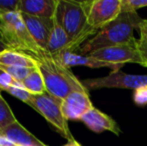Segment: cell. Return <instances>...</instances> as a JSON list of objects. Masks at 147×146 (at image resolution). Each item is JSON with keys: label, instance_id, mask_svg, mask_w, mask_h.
Here are the masks:
<instances>
[{"label": "cell", "instance_id": "cell-2", "mask_svg": "<svg viewBox=\"0 0 147 146\" xmlns=\"http://www.w3.org/2000/svg\"><path fill=\"white\" fill-rule=\"evenodd\" d=\"M54 18L71 40L70 51H77L90 36L97 33L87 22V1L58 0Z\"/></svg>", "mask_w": 147, "mask_h": 146}, {"label": "cell", "instance_id": "cell-7", "mask_svg": "<svg viewBox=\"0 0 147 146\" xmlns=\"http://www.w3.org/2000/svg\"><path fill=\"white\" fill-rule=\"evenodd\" d=\"M83 85L87 90L102 88H121V89H137L147 85V75L128 74L122 71H111L103 77L84 80Z\"/></svg>", "mask_w": 147, "mask_h": 146}, {"label": "cell", "instance_id": "cell-12", "mask_svg": "<svg viewBox=\"0 0 147 146\" xmlns=\"http://www.w3.org/2000/svg\"><path fill=\"white\" fill-rule=\"evenodd\" d=\"M80 121H82L93 132L101 133L103 131H109L117 136L121 134V129L116 121L95 107L91 108Z\"/></svg>", "mask_w": 147, "mask_h": 146}, {"label": "cell", "instance_id": "cell-1", "mask_svg": "<svg viewBox=\"0 0 147 146\" xmlns=\"http://www.w3.org/2000/svg\"><path fill=\"white\" fill-rule=\"evenodd\" d=\"M143 21L135 11L121 12L116 19L100 29L93 37L88 39L77 52L87 55L93 51L105 47L123 44L135 39L134 30L138 29Z\"/></svg>", "mask_w": 147, "mask_h": 146}, {"label": "cell", "instance_id": "cell-13", "mask_svg": "<svg viewBox=\"0 0 147 146\" xmlns=\"http://www.w3.org/2000/svg\"><path fill=\"white\" fill-rule=\"evenodd\" d=\"M0 135L9 139L16 146H47L22 126L18 121L0 130Z\"/></svg>", "mask_w": 147, "mask_h": 146}, {"label": "cell", "instance_id": "cell-29", "mask_svg": "<svg viewBox=\"0 0 147 146\" xmlns=\"http://www.w3.org/2000/svg\"><path fill=\"white\" fill-rule=\"evenodd\" d=\"M0 40L3 41V37H2V33H1V30H0Z\"/></svg>", "mask_w": 147, "mask_h": 146}, {"label": "cell", "instance_id": "cell-8", "mask_svg": "<svg viewBox=\"0 0 147 146\" xmlns=\"http://www.w3.org/2000/svg\"><path fill=\"white\" fill-rule=\"evenodd\" d=\"M121 13V0L87 1V22L91 29L98 32L116 19Z\"/></svg>", "mask_w": 147, "mask_h": 146}, {"label": "cell", "instance_id": "cell-3", "mask_svg": "<svg viewBox=\"0 0 147 146\" xmlns=\"http://www.w3.org/2000/svg\"><path fill=\"white\" fill-rule=\"evenodd\" d=\"M38 68L44 79L46 91L63 100L74 91H88L81 81L48 52L37 58Z\"/></svg>", "mask_w": 147, "mask_h": 146}, {"label": "cell", "instance_id": "cell-24", "mask_svg": "<svg viewBox=\"0 0 147 146\" xmlns=\"http://www.w3.org/2000/svg\"><path fill=\"white\" fill-rule=\"evenodd\" d=\"M133 100L138 106L147 105V85L141 86L134 90Z\"/></svg>", "mask_w": 147, "mask_h": 146}, {"label": "cell", "instance_id": "cell-14", "mask_svg": "<svg viewBox=\"0 0 147 146\" xmlns=\"http://www.w3.org/2000/svg\"><path fill=\"white\" fill-rule=\"evenodd\" d=\"M57 2L58 0H20L19 11L30 16L52 19Z\"/></svg>", "mask_w": 147, "mask_h": 146}, {"label": "cell", "instance_id": "cell-16", "mask_svg": "<svg viewBox=\"0 0 147 146\" xmlns=\"http://www.w3.org/2000/svg\"><path fill=\"white\" fill-rule=\"evenodd\" d=\"M54 26L52 28L50 37H49L48 45H47V52L51 55L58 54L64 50L71 49V40L67 35L66 31L61 25L53 18Z\"/></svg>", "mask_w": 147, "mask_h": 146}, {"label": "cell", "instance_id": "cell-17", "mask_svg": "<svg viewBox=\"0 0 147 146\" xmlns=\"http://www.w3.org/2000/svg\"><path fill=\"white\" fill-rule=\"evenodd\" d=\"M24 88L27 91H29L33 95H37V94H41L43 92L46 91V87H45L44 79L41 74L39 68H35L34 70L31 72L25 79L22 82H20Z\"/></svg>", "mask_w": 147, "mask_h": 146}, {"label": "cell", "instance_id": "cell-9", "mask_svg": "<svg viewBox=\"0 0 147 146\" xmlns=\"http://www.w3.org/2000/svg\"><path fill=\"white\" fill-rule=\"evenodd\" d=\"M93 107L88 91H74L62 100V112L67 120H81Z\"/></svg>", "mask_w": 147, "mask_h": 146}, {"label": "cell", "instance_id": "cell-28", "mask_svg": "<svg viewBox=\"0 0 147 146\" xmlns=\"http://www.w3.org/2000/svg\"><path fill=\"white\" fill-rule=\"evenodd\" d=\"M63 146H81V145H80L77 141L73 139V140H71V141H68V142L66 143V144H64Z\"/></svg>", "mask_w": 147, "mask_h": 146}, {"label": "cell", "instance_id": "cell-19", "mask_svg": "<svg viewBox=\"0 0 147 146\" xmlns=\"http://www.w3.org/2000/svg\"><path fill=\"white\" fill-rule=\"evenodd\" d=\"M139 38L137 39V47L142 59V66L147 67V19H143L139 28Z\"/></svg>", "mask_w": 147, "mask_h": 146}, {"label": "cell", "instance_id": "cell-11", "mask_svg": "<svg viewBox=\"0 0 147 146\" xmlns=\"http://www.w3.org/2000/svg\"><path fill=\"white\" fill-rule=\"evenodd\" d=\"M56 60H58L61 64L66 66L67 68H70L72 66H86L90 68H102V67H107L110 68L112 71H120L119 67L112 65L110 63L104 62V61L98 60L90 55H84L77 51H70L64 50L58 54L53 55Z\"/></svg>", "mask_w": 147, "mask_h": 146}, {"label": "cell", "instance_id": "cell-30", "mask_svg": "<svg viewBox=\"0 0 147 146\" xmlns=\"http://www.w3.org/2000/svg\"><path fill=\"white\" fill-rule=\"evenodd\" d=\"M0 92H1V90H0Z\"/></svg>", "mask_w": 147, "mask_h": 146}, {"label": "cell", "instance_id": "cell-23", "mask_svg": "<svg viewBox=\"0 0 147 146\" xmlns=\"http://www.w3.org/2000/svg\"><path fill=\"white\" fill-rule=\"evenodd\" d=\"M20 0H0V15L19 11Z\"/></svg>", "mask_w": 147, "mask_h": 146}, {"label": "cell", "instance_id": "cell-20", "mask_svg": "<svg viewBox=\"0 0 147 146\" xmlns=\"http://www.w3.org/2000/svg\"><path fill=\"white\" fill-rule=\"evenodd\" d=\"M0 68L2 70L6 71L7 73H9L16 82H22L35 69V68H30V67H18V66H0Z\"/></svg>", "mask_w": 147, "mask_h": 146}, {"label": "cell", "instance_id": "cell-26", "mask_svg": "<svg viewBox=\"0 0 147 146\" xmlns=\"http://www.w3.org/2000/svg\"><path fill=\"white\" fill-rule=\"evenodd\" d=\"M0 146H16L13 142L7 139L6 137L0 135Z\"/></svg>", "mask_w": 147, "mask_h": 146}, {"label": "cell", "instance_id": "cell-15", "mask_svg": "<svg viewBox=\"0 0 147 146\" xmlns=\"http://www.w3.org/2000/svg\"><path fill=\"white\" fill-rule=\"evenodd\" d=\"M0 66H18V67H38V61L31 55L24 52L6 49L0 53Z\"/></svg>", "mask_w": 147, "mask_h": 146}, {"label": "cell", "instance_id": "cell-6", "mask_svg": "<svg viewBox=\"0 0 147 146\" xmlns=\"http://www.w3.org/2000/svg\"><path fill=\"white\" fill-rule=\"evenodd\" d=\"M87 55H90L98 60L115 65L119 68L124 66L126 63H136L140 65L143 64L139 51H138L137 39H133L132 41L123 43V44L101 48Z\"/></svg>", "mask_w": 147, "mask_h": 146}, {"label": "cell", "instance_id": "cell-5", "mask_svg": "<svg viewBox=\"0 0 147 146\" xmlns=\"http://www.w3.org/2000/svg\"><path fill=\"white\" fill-rule=\"evenodd\" d=\"M27 104L40 113L64 138L68 141L73 140L74 138L68 127V120L62 112L61 99L45 91L41 94L32 95Z\"/></svg>", "mask_w": 147, "mask_h": 146}, {"label": "cell", "instance_id": "cell-27", "mask_svg": "<svg viewBox=\"0 0 147 146\" xmlns=\"http://www.w3.org/2000/svg\"><path fill=\"white\" fill-rule=\"evenodd\" d=\"M6 49H9V47L7 46V44H6L4 41L0 40V53H1L2 51L6 50Z\"/></svg>", "mask_w": 147, "mask_h": 146}, {"label": "cell", "instance_id": "cell-22", "mask_svg": "<svg viewBox=\"0 0 147 146\" xmlns=\"http://www.w3.org/2000/svg\"><path fill=\"white\" fill-rule=\"evenodd\" d=\"M147 7V0H121V12L135 11Z\"/></svg>", "mask_w": 147, "mask_h": 146}, {"label": "cell", "instance_id": "cell-10", "mask_svg": "<svg viewBox=\"0 0 147 146\" xmlns=\"http://www.w3.org/2000/svg\"><path fill=\"white\" fill-rule=\"evenodd\" d=\"M23 21L25 23L27 30L30 35L34 39L36 44L42 50L47 52V45H48L49 37H50L52 28L54 26V20L47 19V18H40L30 16L27 14L21 13Z\"/></svg>", "mask_w": 147, "mask_h": 146}, {"label": "cell", "instance_id": "cell-21", "mask_svg": "<svg viewBox=\"0 0 147 146\" xmlns=\"http://www.w3.org/2000/svg\"><path fill=\"white\" fill-rule=\"evenodd\" d=\"M9 94H11L12 96L16 97L17 99L23 101L24 103L27 104L29 102V100L31 99L33 94H31L29 91L25 89V88L22 86V84L20 82H16L14 85H12L11 87H9L7 89V91Z\"/></svg>", "mask_w": 147, "mask_h": 146}, {"label": "cell", "instance_id": "cell-4", "mask_svg": "<svg viewBox=\"0 0 147 146\" xmlns=\"http://www.w3.org/2000/svg\"><path fill=\"white\" fill-rule=\"evenodd\" d=\"M0 30L9 49L24 52L36 59L46 53L30 35L20 11L0 15Z\"/></svg>", "mask_w": 147, "mask_h": 146}, {"label": "cell", "instance_id": "cell-18", "mask_svg": "<svg viewBox=\"0 0 147 146\" xmlns=\"http://www.w3.org/2000/svg\"><path fill=\"white\" fill-rule=\"evenodd\" d=\"M16 121V117L14 116L11 108L9 107L6 100L2 97L0 92V130L10 126Z\"/></svg>", "mask_w": 147, "mask_h": 146}, {"label": "cell", "instance_id": "cell-25", "mask_svg": "<svg viewBox=\"0 0 147 146\" xmlns=\"http://www.w3.org/2000/svg\"><path fill=\"white\" fill-rule=\"evenodd\" d=\"M16 83V81L13 79L11 75L9 73H7L6 71L2 70L0 68V90L1 91H7V89L9 87H11L12 85Z\"/></svg>", "mask_w": 147, "mask_h": 146}]
</instances>
